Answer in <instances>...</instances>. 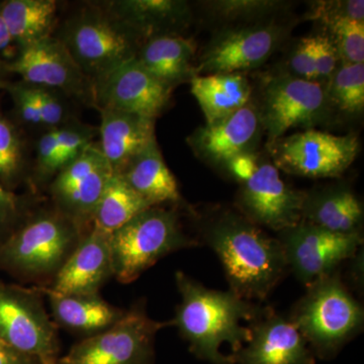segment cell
I'll return each mask as SVG.
<instances>
[{
  "instance_id": "f35d334b",
  "label": "cell",
  "mask_w": 364,
  "mask_h": 364,
  "mask_svg": "<svg viewBox=\"0 0 364 364\" xmlns=\"http://www.w3.org/2000/svg\"><path fill=\"white\" fill-rule=\"evenodd\" d=\"M289 68H291V75L296 77L309 81H317L314 36L301 38L296 43L289 58Z\"/></svg>"
},
{
  "instance_id": "d590c367",
  "label": "cell",
  "mask_w": 364,
  "mask_h": 364,
  "mask_svg": "<svg viewBox=\"0 0 364 364\" xmlns=\"http://www.w3.org/2000/svg\"><path fill=\"white\" fill-rule=\"evenodd\" d=\"M25 198L0 182V242L6 239L28 215Z\"/></svg>"
},
{
  "instance_id": "52a82bcc",
  "label": "cell",
  "mask_w": 364,
  "mask_h": 364,
  "mask_svg": "<svg viewBox=\"0 0 364 364\" xmlns=\"http://www.w3.org/2000/svg\"><path fill=\"white\" fill-rule=\"evenodd\" d=\"M40 289L0 280V340L38 364H58L59 340Z\"/></svg>"
},
{
  "instance_id": "30bf717a",
  "label": "cell",
  "mask_w": 364,
  "mask_h": 364,
  "mask_svg": "<svg viewBox=\"0 0 364 364\" xmlns=\"http://www.w3.org/2000/svg\"><path fill=\"white\" fill-rule=\"evenodd\" d=\"M6 67L11 75H18L23 82L95 109V82L54 36L18 51L14 59L6 61Z\"/></svg>"
},
{
  "instance_id": "5bb4252c",
  "label": "cell",
  "mask_w": 364,
  "mask_h": 364,
  "mask_svg": "<svg viewBox=\"0 0 364 364\" xmlns=\"http://www.w3.org/2000/svg\"><path fill=\"white\" fill-rule=\"evenodd\" d=\"M305 198L306 191L289 186L272 163L260 162L241 182L237 203L253 224L282 232L301 221Z\"/></svg>"
},
{
  "instance_id": "f1b7e54d",
  "label": "cell",
  "mask_w": 364,
  "mask_h": 364,
  "mask_svg": "<svg viewBox=\"0 0 364 364\" xmlns=\"http://www.w3.org/2000/svg\"><path fill=\"white\" fill-rule=\"evenodd\" d=\"M28 174V152L18 124L0 109V182L14 191Z\"/></svg>"
},
{
  "instance_id": "83f0119b",
  "label": "cell",
  "mask_w": 364,
  "mask_h": 364,
  "mask_svg": "<svg viewBox=\"0 0 364 364\" xmlns=\"http://www.w3.org/2000/svg\"><path fill=\"white\" fill-rule=\"evenodd\" d=\"M152 207L123 177L114 173L100 196L90 223L92 227L111 235Z\"/></svg>"
},
{
  "instance_id": "ab89813d",
  "label": "cell",
  "mask_w": 364,
  "mask_h": 364,
  "mask_svg": "<svg viewBox=\"0 0 364 364\" xmlns=\"http://www.w3.org/2000/svg\"><path fill=\"white\" fill-rule=\"evenodd\" d=\"M0 364H38L0 340Z\"/></svg>"
},
{
  "instance_id": "8992f818",
  "label": "cell",
  "mask_w": 364,
  "mask_h": 364,
  "mask_svg": "<svg viewBox=\"0 0 364 364\" xmlns=\"http://www.w3.org/2000/svg\"><path fill=\"white\" fill-rule=\"evenodd\" d=\"M196 245L182 231L176 210L147 208L111 234L114 277L131 284L168 254Z\"/></svg>"
},
{
  "instance_id": "484cf974",
  "label": "cell",
  "mask_w": 364,
  "mask_h": 364,
  "mask_svg": "<svg viewBox=\"0 0 364 364\" xmlns=\"http://www.w3.org/2000/svg\"><path fill=\"white\" fill-rule=\"evenodd\" d=\"M189 83L207 124L218 123L238 112L250 102L252 95V87L244 73L196 75Z\"/></svg>"
},
{
  "instance_id": "7c38bea8",
  "label": "cell",
  "mask_w": 364,
  "mask_h": 364,
  "mask_svg": "<svg viewBox=\"0 0 364 364\" xmlns=\"http://www.w3.org/2000/svg\"><path fill=\"white\" fill-rule=\"evenodd\" d=\"M279 233L287 267L306 287L334 272L363 244L361 234L334 233L305 221Z\"/></svg>"
},
{
  "instance_id": "8d00e7d4",
  "label": "cell",
  "mask_w": 364,
  "mask_h": 364,
  "mask_svg": "<svg viewBox=\"0 0 364 364\" xmlns=\"http://www.w3.org/2000/svg\"><path fill=\"white\" fill-rule=\"evenodd\" d=\"M310 18L327 23L338 18L364 21L363 0H341V1L314 2Z\"/></svg>"
},
{
  "instance_id": "d6986e66",
  "label": "cell",
  "mask_w": 364,
  "mask_h": 364,
  "mask_svg": "<svg viewBox=\"0 0 364 364\" xmlns=\"http://www.w3.org/2000/svg\"><path fill=\"white\" fill-rule=\"evenodd\" d=\"M112 277L111 235L91 227L55 274L49 289L64 294H97Z\"/></svg>"
},
{
  "instance_id": "60d3db41",
  "label": "cell",
  "mask_w": 364,
  "mask_h": 364,
  "mask_svg": "<svg viewBox=\"0 0 364 364\" xmlns=\"http://www.w3.org/2000/svg\"><path fill=\"white\" fill-rule=\"evenodd\" d=\"M13 41L9 37L6 23H4V18H2L1 14H0V60H4L2 58V55L4 54L7 49L13 47Z\"/></svg>"
},
{
  "instance_id": "4dcf8cb0",
  "label": "cell",
  "mask_w": 364,
  "mask_h": 364,
  "mask_svg": "<svg viewBox=\"0 0 364 364\" xmlns=\"http://www.w3.org/2000/svg\"><path fill=\"white\" fill-rule=\"evenodd\" d=\"M98 135V129L72 119L57 128V151L50 168L51 181L60 170L73 161L76 157L93 143Z\"/></svg>"
},
{
  "instance_id": "74e56055",
  "label": "cell",
  "mask_w": 364,
  "mask_h": 364,
  "mask_svg": "<svg viewBox=\"0 0 364 364\" xmlns=\"http://www.w3.org/2000/svg\"><path fill=\"white\" fill-rule=\"evenodd\" d=\"M315 39V69L318 82L329 80L341 63L338 50L330 36H314Z\"/></svg>"
},
{
  "instance_id": "277c9868",
  "label": "cell",
  "mask_w": 364,
  "mask_h": 364,
  "mask_svg": "<svg viewBox=\"0 0 364 364\" xmlns=\"http://www.w3.org/2000/svg\"><path fill=\"white\" fill-rule=\"evenodd\" d=\"M81 229L56 208L28 214L0 242V268L18 277L56 274L80 241Z\"/></svg>"
},
{
  "instance_id": "5b68a950",
  "label": "cell",
  "mask_w": 364,
  "mask_h": 364,
  "mask_svg": "<svg viewBox=\"0 0 364 364\" xmlns=\"http://www.w3.org/2000/svg\"><path fill=\"white\" fill-rule=\"evenodd\" d=\"M289 318L318 355L328 358L360 331L364 314L334 272L308 287Z\"/></svg>"
},
{
  "instance_id": "3957f363",
  "label": "cell",
  "mask_w": 364,
  "mask_h": 364,
  "mask_svg": "<svg viewBox=\"0 0 364 364\" xmlns=\"http://www.w3.org/2000/svg\"><path fill=\"white\" fill-rule=\"evenodd\" d=\"M56 38L93 82L136 58L143 45L102 1L79 7L64 21Z\"/></svg>"
},
{
  "instance_id": "7a4b0ae2",
  "label": "cell",
  "mask_w": 364,
  "mask_h": 364,
  "mask_svg": "<svg viewBox=\"0 0 364 364\" xmlns=\"http://www.w3.org/2000/svg\"><path fill=\"white\" fill-rule=\"evenodd\" d=\"M203 240L217 254L230 291L246 301H263L287 272L277 239L243 215L223 212L203 223Z\"/></svg>"
},
{
  "instance_id": "9c48e42d",
  "label": "cell",
  "mask_w": 364,
  "mask_h": 364,
  "mask_svg": "<svg viewBox=\"0 0 364 364\" xmlns=\"http://www.w3.org/2000/svg\"><path fill=\"white\" fill-rule=\"evenodd\" d=\"M267 148L273 165L287 173L308 178H336L351 166L360 145L353 134L337 136L311 128L282 136L268 144Z\"/></svg>"
},
{
  "instance_id": "7402d4cb",
  "label": "cell",
  "mask_w": 364,
  "mask_h": 364,
  "mask_svg": "<svg viewBox=\"0 0 364 364\" xmlns=\"http://www.w3.org/2000/svg\"><path fill=\"white\" fill-rule=\"evenodd\" d=\"M363 203L350 188L329 186L306 193L301 221L334 233L361 234Z\"/></svg>"
},
{
  "instance_id": "e0dca14e",
  "label": "cell",
  "mask_w": 364,
  "mask_h": 364,
  "mask_svg": "<svg viewBox=\"0 0 364 364\" xmlns=\"http://www.w3.org/2000/svg\"><path fill=\"white\" fill-rule=\"evenodd\" d=\"M241 364H314L308 342L291 318L265 309L251 324V338L234 355Z\"/></svg>"
},
{
  "instance_id": "ba28073f",
  "label": "cell",
  "mask_w": 364,
  "mask_h": 364,
  "mask_svg": "<svg viewBox=\"0 0 364 364\" xmlns=\"http://www.w3.org/2000/svg\"><path fill=\"white\" fill-rule=\"evenodd\" d=\"M172 322L153 320L143 304L104 330L73 345L58 364H153L155 336Z\"/></svg>"
},
{
  "instance_id": "836d02e7",
  "label": "cell",
  "mask_w": 364,
  "mask_h": 364,
  "mask_svg": "<svg viewBox=\"0 0 364 364\" xmlns=\"http://www.w3.org/2000/svg\"><path fill=\"white\" fill-rule=\"evenodd\" d=\"M31 86L45 131L59 128L74 119L71 117L66 102H64L65 97L47 88Z\"/></svg>"
},
{
  "instance_id": "9a60e30c",
  "label": "cell",
  "mask_w": 364,
  "mask_h": 364,
  "mask_svg": "<svg viewBox=\"0 0 364 364\" xmlns=\"http://www.w3.org/2000/svg\"><path fill=\"white\" fill-rule=\"evenodd\" d=\"M112 174L97 144H90L52 179L50 193L55 208L82 228L90 223Z\"/></svg>"
},
{
  "instance_id": "603a6c76",
  "label": "cell",
  "mask_w": 364,
  "mask_h": 364,
  "mask_svg": "<svg viewBox=\"0 0 364 364\" xmlns=\"http://www.w3.org/2000/svg\"><path fill=\"white\" fill-rule=\"evenodd\" d=\"M40 289L49 299L56 322L86 337L116 324L126 312L105 301L100 294H64L52 291L49 287Z\"/></svg>"
},
{
  "instance_id": "cb8c5ba5",
  "label": "cell",
  "mask_w": 364,
  "mask_h": 364,
  "mask_svg": "<svg viewBox=\"0 0 364 364\" xmlns=\"http://www.w3.org/2000/svg\"><path fill=\"white\" fill-rule=\"evenodd\" d=\"M196 49L191 38L161 36L144 42L136 58L155 78L174 90L196 76L193 65Z\"/></svg>"
},
{
  "instance_id": "ac0fdd59",
  "label": "cell",
  "mask_w": 364,
  "mask_h": 364,
  "mask_svg": "<svg viewBox=\"0 0 364 364\" xmlns=\"http://www.w3.org/2000/svg\"><path fill=\"white\" fill-rule=\"evenodd\" d=\"M260 128L259 112L249 102L226 119L196 129L188 143L198 157L226 167L236 158L251 154Z\"/></svg>"
},
{
  "instance_id": "d6a6232c",
  "label": "cell",
  "mask_w": 364,
  "mask_h": 364,
  "mask_svg": "<svg viewBox=\"0 0 364 364\" xmlns=\"http://www.w3.org/2000/svg\"><path fill=\"white\" fill-rule=\"evenodd\" d=\"M341 63H364V21L338 18L325 23Z\"/></svg>"
},
{
  "instance_id": "1f68e13d",
  "label": "cell",
  "mask_w": 364,
  "mask_h": 364,
  "mask_svg": "<svg viewBox=\"0 0 364 364\" xmlns=\"http://www.w3.org/2000/svg\"><path fill=\"white\" fill-rule=\"evenodd\" d=\"M210 16L220 21H260L284 11L287 2L279 0H215L205 2Z\"/></svg>"
},
{
  "instance_id": "6da1fadb",
  "label": "cell",
  "mask_w": 364,
  "mask_h": 364,
  "mask_svg": "<svg viewBox=\"0 0 364 364\" xmlns=\"http://www.w3.org/2000/svg\"><path fill=\"white\" fill-rule=\"evenodd\" d=\"M176 282L181 301L172 326L198 358L214 364L235 363L222 353L221 347L231 345L235 355L251 338V325L243 323H253L265 309L233 291L207 289L182 272H176Z\"/></svg>"
},
{
  "instance_id": "f546056e",
  "label": "cell",
  "mask_w": 364,
  "mask_h": 364,
  "mask_svg": "<svg viewBox=\"0 0 364 364\" xmlns=\"http://www.w3.org/2000/svg\"><path fill=\"white\" fill-rule=\"evenodd\" d=\"M328 102L349 116L364 109V63H340L327 82Z\"/></svg>"
},
{
  "instance_id": "8fae6325",
  "label": "cell",
  "mask_w": 364,
  "mask_h": 364,
  "mask_svg": "<svg viewBox=\"0 0 364 364\" xmlns=\"http://www.w3.org/2000/svg\"><path fill=\"white\" fill-rule=\"evenodd\" d=\"M328 105L322 83L291 74L273 76L265 83L262 104L258 109L267 145L284 136L291 129H311L324 119Z\"/></svg>"
},
{
  "instance_id": "d4e9b609",
  "label": "cell",
  "mask_w": 364,
  "mask_h": 364,
  "mask_svg": "<svg viewBox=\"0 0 364 364\" xmlns=\"http://www.w3.org/2000/svg\"><path fill=\"white\" fill-rule=\"evenodd\" d=\"M117 174L153 207L182 202L178 184L164 161L157 139Z\"/></svg>"
},
{
  "instance_id": "4316f807",
  "label": "cell",
  "mask_w": 364,
  "mask_h": 364,
  "mask_svg": "<svg viewBox=\"0 0 364 364\" xmlns=\"http://www.w3.org/2000/svg\"><path fill=\"white\" fill-rule=\"evenodd\" d=\"M0 14L18 51L52 37L57 25L55 0H4Z\"/></svg>"
},
{
  "instance_id": "e575fe53",
  "label": "cell",
  "mask_w": 364,
  "mask_h": 364,
  "mask_svg": "<svg viewBox=\"0 0 364 364\" xmlns=\"http://www.w3.org/2000/svg\"><path fill=\"white\" fill-rule=\"evenodd\" d=\"M4 91L11 97L16 119L21 124L33 128H43L39 109L36 104L32 86L23 81H7Z\"/></svg>"
},
{
  "instance_id": "4fadbf2b",
  "label": "cell",
  "mask_w": 364,
  "mask_h": 364,
  "mask_svg": "<svg viewBox=\"0 0 364 364\" xmlns=\"http://www.w3.org/2000/svg\"><path fill=\"white\" fill-rule=\"evenodd\" d=\"M287 35L274 21L225 28L215 33L196 67L200 73H243L262 65Z\"/></svg>"
},
{
  "instance_id": "ffe728a7",
  "label": "cell",
  "mask_w": 364,
  "mask_h": 364,
  "mask_svg": "<svg viewBox=\"0 0 364 364\" xmlns=\"http://www.w3.org/2000/svg\"><path fill=\"white\" fill-rule=\"evenodd\" d=\"M104 4L142 42L181 35L191 25L193 11L183 0H105Z\"/></svg>"
},
{
  "instance_id": "2e32d148",
  "label": "cell",
  "mask_w": 364,
  "mask_h": 364,
  "mask_svg": "<svg viewBox=\"0 0 364 364\" xmlns=\"http://www.w3.org/2000/svg\"><path fill=\"white\" fill-rule=\"evenodd\" d=\"M172 91L134 58L95 81V109H117L156 119L168 107Z\"/></svg>"
},
{
  "instance_id": "b9f144b4",
  "label": "cell",
  "mask_w": 364,
  "mask_h": 364,
  "mask_svg": "<svg viewBox=\"0 0 364 364\" xmlns=\"http://www.w3.org/2000/svg\"><path fill=\"white\" fill-rule=\"evenodd\" d=\"M11 75V74L7 70L6 60H0V91L4 90L7 81L11 80L9 79Z\"/></svg>"
},
{
  "instance_id": "44dd1931",
  "label": "cell",
  "mask_w": 364,
  "mask_h": 364,
  "mask_svg": "<svg viewBox=\"0 0 364 364\" xmlns=\"http://www.w3.org/2000/svg\"><path fill=\"white\" fill-rule=\"evenodd\" d=\"M98 112V147L114 173H119L134 157L156 140V119L112 109Z\"/></svg>"
}]
</instances>
